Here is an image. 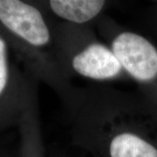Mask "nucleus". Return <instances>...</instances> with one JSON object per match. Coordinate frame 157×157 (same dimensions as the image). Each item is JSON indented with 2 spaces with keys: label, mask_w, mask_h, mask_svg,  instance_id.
I'll use <instances>...</instances> for the list:
<instances>
[{
  "label": "nucleus",
  "mask_w": 157,
  "mask_h": 157,
  "mask_svg": "<svg viewBox=\"0 0 157 157\" xmlns=\"http://www.w3.org/2000/svg\"><path fill=\"white\" fill-rule=\"evenodd\" d=\"M69 103L73 140L92 157H157L156 147L132 122L128 94L87 90Z\"/></svg>",
  "instance_id": "nucleus-1"
},
{
  "label": "nucleus",
  "mask_w": 157,
  "mask_h": 157,
  "mask_svg": "<svg viewBox=\"0 0 157 157\" xmlns=\"http://www.w3.org/2000/svg\"><path fill=\"white\" fill-rule=\"evenodd\" d=\"M0 27L15 58L35 79L56 83V67L47 49L54 33L39 4L0 0Z\"/></svg>",
  "instance_id": "nucleus-2"
},
{
  "label": "nucleus",
  "mask_w": 157,
  "mask_h": 157,
  "mask_svg": "<svg viewBox=\"0 0 157 157\" xmlns=\"http://www.w3.org/2000/svg\"><path fill=\"white\" fill-rule=\"evenodd\" d=\"M11 45L0 27V134L19 127L36 108V79L14 63Z\"/></svg>",
  "instance_id": "nucleus-3"
},
{
  "label": "nucleus",
  "mask_w": 157,
  "mask_h": 157,
  "mask_svg": "<svg viewBox=\"0 0 157 157\" xmlns=\"http://www.w3.org/2000/svg\"><path fill=\"white\" fill-rule=\"evenodd\" d=\"M61 44L64 64L81 77L104 81L121 78L125 73L110 46L92 39Z\"/></svg>",
  "instance_id": "nucleus-4"
},
{
  "label": "nucleus",
  "mask_w": 157,
  "mask_h": 157,
  "mask_svg": "<svg viewBox=\"0 0 157 157\" xmlns=\"http://www.w3.org/2000/svg\"><path fill=\"white\" fill-rule=\"evenodd\" d=\"M110 48L125 73L140 83L157 78V50L146 38L130 31L119 32Z\"/></svg>",
  "instance_id": "nucleus-5"
},
{
  "label": "nucleus",
  "mask_w": 157,
  "mask_h": 157,
  "mask_svg": "<svg viewBox=\"0 0 157 157\" xmlns=\"http://www.w3.org/2000/svg\"><path fill=\"white\" fill-rule=\"evenodd\" d=\"M106 6L103 0H51L47 6L51 11L62 19L73 24L83 25L101 13Z\"/></svg>",
  "instance_id": "nucleus-6"
},
{
  "label": "nucleus",
  "mask_w": 157,
  "mask_h": 157,
  "mask_svg": "<svg viewBox=\"0 0 157 157\" xmlns=\"http://www.w3.org/2000/svg\"><path fill=\"white\" fill-rule=\"evenodd\" d=\"M18 128L20 157H44L37 112L32 113Z\"/></svg>",
  "instance_id": "nucleus-7"
},
{
  "label": "nucleus",
  "mask_w": 157,
  "mask_h": 157,
  "mask_svg": "<svg viewBox=\"0 0 157 157\" xmlns=\"http://www.w3.org/2000/svg\"><path fill=\"white\" fill-rule=\"evenodd\" d=\"M0 157H20V148L0 142Z\"/></svg>",
  "instance_id": "nucleus-8"
}]
</instances>
